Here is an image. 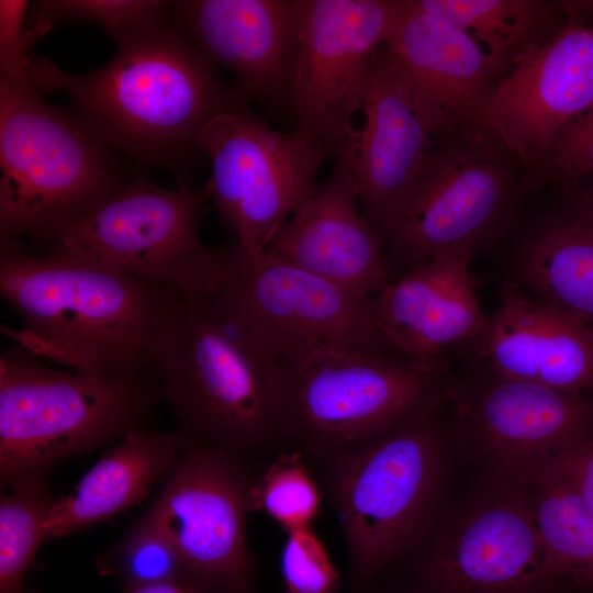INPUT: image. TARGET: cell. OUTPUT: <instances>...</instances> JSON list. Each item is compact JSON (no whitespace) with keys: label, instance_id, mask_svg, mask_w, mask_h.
<instances>
[{"label":"cell","instance_id":"cell-3","mask_svg":"<svg viewBox=\"0 0 593 593\" xmlns=\"http://www.w3.org/2000/svg\"><path fill=\"white\" fill-rule=\"evenodd\" d=\"M155 373L178 430L192 444L249 461L287 450L273 359L210 298L183 296Z\"/></svg>","mask_w":593,"mask_h":593},{"label":"cell","instance_id":"cell-8","mask_svg":"<svg viewBox=\"0 0 593 593\" xmlns=\"http://www.w3.org/2000/svg\"><path fill=\"white\" fill-rule=\"evenodd\" d=\"M203 188L158 187L145 179L121 186L46 245L150 282L186 296H209L222 269V253L199 238Z\"/></svg>","mask_w":593,"mask_h":593},{"label":"cell","instance_id":"cell-28","mask_svg":"<svg viewBox=\"0 0 593 593\" xmlns=\"http://www.w3.org/2000/svg\"><path fill=\"white\" fill-rule=\"evenodd\" d=\"M168 7L160 0L35 1L30 12L33 24L25 31L33 45L57 22L85 20L101 25L122 46L168 24Z\"/></svg>","mask_w":593,"mask_h":593},{"label":"cell","instance_id":"cell-6","mask_svg":"<svg viewBox=\"0 0 593 593\" xmlns=\"http://www.w3.org/2000/svg\"><path fill=\"white\" fill-rule=\"evenodd\" d=\"M103 142L33 87L0 85V233L47 245L124 184Z\"/></svg>","mask_w":593,"mask_h":593},{"label":"cell","instance_id":"cell-4","mask_svg":"<svg viewBox=\"0 0 593 593\" xmlns=\"http://www.w3.org/2000/svg\"><path fill=\"white\" fill-rule=\"evenodd\" d=\"M269 357L287 450L312 463L435 415L449 392L443 357L332 347Z\"/></svg>","mask_w":593,"mask_h":593},{"label":"cell","instance_id":"cell-19","mask_svg":"<svg viewBox=\"0 0 593 593\" xmlns=\"http://www.w3.org/2000/svg\"><path fill=\"white\" fill-rule=\"evenodd\" d=\"M385 45L436 138L480 121L500 80L469 34L404 0Z\"/></svg>","mask_w":593,"mask_h":593},{"label":"cell","instance_id":"cell-22","mask_svg":"<svg viewBox=\"0 0 593 593\" xmlns=\"http://www.w3.org/2000/svg\"><path fill=\"white\" fill-rule=\"evenodd\" d=\"M491 373L546 387L593 392V325L516 287H505L474 344Z\"/></svg>","mask_w":593,"mask_h":593},{"label":"cell","instance_id":"cell-11","mask_svg":"<svg viewBox=\"0 0 593 593\" xmlns=\"http://www.w3.org/2000/svg\"><path fill=\"white\" fill-rule=\"evenodd\" d=\"M294 2V130L342 160L356 131L354 116L361 111L370 58L392 34L404 0Z\"/></svg>","mask_w":593,"mask_h":593},{"label":"cell","instance_id":"cell-2","mask_svg":"<svg viewBox=\"0 0 593 593\" xmlns=\"http://www.w3.org/2000/svg\"><path fill=\"white\" fill-rule=\"evenodd\" d=\"M119 47L89 74H69L46 58H32L29 76L38 94L70 96L79 118L103 142L137 159L172 160L200 149L204 125L243 101L176 26L166 24Z\"/></svg>","mask_w":593,"mask_h":593},{"label":"cell","instance_id":"cell-12","mask_svg":"<svg viewBox=\"0 0 593 593\" xmlns=\"http://www.w3.org/2000/svg\"><path fill=\"white\" fill-rule=\"evenodd\" d=\"M522 163L481 121L438 138L411 203L383 236L409 267L492 233L512 204Z\"/></svg>","mask_w":593,"mask_h":593},{"label":"cell","instance_id":"cell-5","mask_svg":"<svg viewBox=\"0 0 593 593\" xmlns=\"http://www.w3.org/2000/svg\"><path fill=\"white\" fill-rule=\"evenodd\" d=\"M160 399L155 372L54 367L15 344L0 357L1 484L142 429Z\"/></svg>","mask_w":593,"mask_h":593},{"label":"cell","instance_id":"cell-33","mask_svg":"<svg viewBox=\"0 0 593 593\" xmlns=\"http://www.w3.org/2000/svg\"><path fill=\"white\" fill-rule=\"evenodd\" d=\"M29 2L0 0V85L33 87L29 76L32 47L24 29Z\"/></svg>","mask_w":593,"mask_h":593},{"label":"cell","instance_id":"cell-18","mask_svg":"<svg viewBox=\"0 0 593 593\" xmlns=\"http://www.w3.org/2000/svg\"><path fill=\"white\" fill-rule=\"evenodd\" d=\"M177 27L234 76L240 100L291 107L298 51L294 0H177Z\"/></svg>","mask_w":593,"mask_h":593},{"label":"cell","instance_id":"cell-32","mask_svg":"<svg viewBox=\"0 0 593 593\" xmlns=\"http://www.w3.org/2000/svg\"><path fill=\"white\" fill-rule=\"evenodd\" d=\"M542 163L566 191L593 175V104L558 133Z\"/></svg>","mask_w":593,"mask_h":593},{"label":"cell","instance_id":"cell-7","mask_svg":"<svg viewBox=\"0 0 593 593\" xmlns=\"http://www.w3.org/2000/svg\"><path fill=\"white\" fill-rule=\"evenodd\" d=\"M314 463L339 522L357 588L427 533L443 479L436 414Z\"/></svg>","mask_w":593,"mask_h":593},{"label":"cell","instance_id":"cell-36","mask_svg":"<svg viewBox=\"0 0 593 593\" xmlns=\"http://www.w3.org/2000/svg\"><path fill=\"white\" fill-rule=\"evenodd\" d=\"M572 205L575 214L593 222V188L577 194Z\"/></svg>","mask_w":593,"mask_h":593},{"label":"cell","instance_id":"cell-17","mask_svg":"<svg viewBox=\"0 0 593 593\" xmlns=\"http://www.w3.org/2000/svg\"><path fill=\"white\" fill-rule=\"evenodd\" d=\"M544 559L529 499L506 483L436 544L424 581L433 593H527L546 582Z\"/></svg>","mask_w":593,"mask_h":593},{"label":"cell","instance_id":"cell-9","mask_svg":"<svg viewBox=\"0 0 593 593\" xmlns=\"http://www.w3.org/2000/svg\"><path fill=\"white\" fill-rule=\"evenodd\" d=\"M210 298L269 356L310 347L394 351L381 335L370 299L264 253L235 245L222 253Z\"/></svg>","mask_w":593,"mask_h":593},{"label":"cell","instance_id":"cell-35","mask_svg":"<svg viewBox=\"0 0 593 593\" xmlns=\"http://www.w3.org/2000/svg\"><path fill=\"white\" fill-rule=\"evenodd\" d=\"M124 593H238L190 573L174 580L142 586L125 588Z\"/></svg>","mask_w":593,"mask_h":593},{"label":"cell","instance_id":"cell-23","mask_svg":"<svg viewBox=\"0 0 593 593\" xmlns=\"http://www.w3.org/2000/svg\"><path fill=\"white\" fill-rule=\"evenodd\" d=\"M191 445L180 430L128 433L85 473L70 494L54 500L44 524L45 539L68 536L138 504Z\"/></svg>","mask_w":593,"mask_h":593},{"label":"cell","instance_id":"cell-29","mask_svg":"<svg viewBox=\"0 0 593 593\" xmlns=\"http://www.w3.org/2000/svg\"><path fill=\"white\" fill-rule=\"evenodd\" d=\"M255 508H261L287 533L311 527L321 505V494L305 459L283 450L257 477Z\"/></svg>","mask_w":593,"mask_h":593},{"label":"cell","instance_id":"cell-30","mask_svg":"<svg viewBox=\"0 0 593 593\" xmlns=\"http://www.w3.org/2000/svg\"><path fill=\"white\" fill-rule=\"evenodd\" d=\"M112 561L125 588L161 583L188 573L169 539L144 515L122 538Z\"/></svg>","mask_w":593,"mask_h":593},{"label":"cell","instance_id":"cell-10","mask_svg":"<svg viewBox=\"0 0 593 593\" xmlns=\"http://www.w3.org/2000/svg\"><path fill=\"white\" fill-rule=\"evenodd\" d=\"M198 146L211 161L204 189L236 245L265 253L278 230L315 191V177L329 154L296 130L270 127L237 101L202 128Z\"/></svg>","mask_w":593,"mask_h":593},{"label":"cell","instance_id":"cell-27","mask_svg":"<svg viewBox=\"0 0 593 593\" xmlns=\"http://www.w3.org/2000/svg\"><path fill=\"white\" fill-rule=\"evenodd\" d=\"M0 500V593H22L23 579L41 544L54 502L44 474L9 482Z\"/></svg>","mask_w":593,"mask_h":593},{"label":"cell","instance_id":"cell-16","mask_svg":"<svg viewBox=\"0 0 593 593\" xmlns=\"http://www.w3.org/2000/svg\"><path fill=\"white\" fill-rule=\"evenodd\" d=\"M461 416L506 483L593 438L590 394L493 373L463 402Z\"/></svg>","mask_w":593,"mask_h":593},{"label":"cell","instance_id":"cell-34","mask_svg":"<svg viewBox=\"0 0 593 593\" xmlns=\"http://www.w3.org/2000/svg\"><path fill=\"white\" fill-rule=\"evenodd\" d=\"M546 465L559 472L593 508V438L569 448Z\"/></svg>","mask_w":593,"mask_h":593},{"label":"cell","instance_id":"cell-25","mask_svg":"<svg viewBox=\"0 0 593 593\" xmlns=\"http://www.w3.org/2000/svg\"><path fill=\"white\" fill-rule=\"evenodd\" d=\"M518 273L535 298L593 325V222L574 214L524 245Z\"/></svg>","mask_w":593,"mask_h":593},{"label":"cell","instance_id":"cell-1","mask_svg":"<svg viewBox=\"0 0 593 593\" xmlns=\"http://www.w3.org/2000/svg\"><path fill=\"white\" fill-rule=\"evenodd\" d=\"M0 292L21 329L3 334L60 367L155 372L158 347L184 296L178 290L48 247L41 255L1 238Z\"/></svg>","mask_w":593,"mask_h":593},{"label":"cell","instance_id":"cell-13","mask_svg":"<svg viewBox=\"0 0 593 593\" xmlns=\"http://www.w3.org/2000/svg\"><path fill=\"white\" fill-rule=\"evenodd\" d=\"M250 465L192 444L143 514L169 539L188 573L238 593H253L246 527L258 474Z\"/></svg>","mask_w":593,"mask_h":593},{"label":"cell","instance_id":"cell-20","mask_svg":"<svg viewBox=\"0 0 593 593\" xmlns=\"http://www.w3.org/2000/svg\"><path fill=\"white\" fill-rule=\"evenodd\" d=\"M348 166L331 177L275 234L265 253L372 300L392 280L382 237L358 208Z\"/></svg>","mask_w":593,"mask_h":593},{"label":"cell","instance_id":"cell-24","mask_svg":"<svg viewBox=\"0 0 593 593\" xmlns=\"http://www.w3.org/2000/svg\"><path fill=\"white\" fill-rule=\"evenodd\" d=\"M426 13L465 31L501 80L529 49L564 24L561 2L542 0H413Z\"/></svg>","mask_w":593,"mask_h":593},{"label":"cell","instance_id":"cell-15","mask_svg":"<svg viewBox=\"0 0 593 593\" xmlns=\"http://www.w3.org/2000/svg\"><path fill=\"white\" fill-rule=\"evenodd\" d=\"M566 13L499 81L480 119L523 165L542 163L558 133L593 104V23Z\"/></svg>","mask_w":593,"mask_h":593},{"label":"cell","instance_id":"cell-26","mask_svg":"<svg viewBox=\"0 0 593 593\" xmlns=\"http://www.w3.org/2000/svg\"><path fill=\"white\" fill-rule=\"evenodd\" d=\"M515 484L532 504L545 548L546 581L567 579L593 588V508L547 465Z\"/></svg>","mask_w":593,"mask_h":593},{"label":"cell","instance_id":"cell-31","mask_svg":"<svg viewBox=\"0 0 593 593\" xmlns=\"http://www.w3.org/2000/svg\"><path fill=\"white\" fill-rule=\"evenodd\" d=\"M281 573L288 593H340V579L311 527L287 533Z\"/></svg>","mask_w":593,"mask_h":593},{"label":"cell","instance_id":"cell-21","mask_svg":"<svg viewBox=\"0 0 593 593\" xmlns=\"http://www.w3.org/2000/svg\"><path fill=\"white\" fill-rule=\"evenodd\" d=\"M472 253L471 247H456L411 266L371 300L377 326L394 351L438 358L483 336L490 316L469 273Z\"/></svg>","mask_w":593,"mask_h":593},{"label":"cell","instance_id":"cell-14","mask_svg":"<svg viewBox=\"0 0 593 593\" xmlns=\"http://www.w3.org/2000/svg\"><path fill=\"white\" fill-rule=\"evenodd\" d=\"M361 112L363 123L339 161L348 166L361 211L382 237L417 193L438 144L385 44L370 58Z\"/></svg>","mask_w":593,"mask_h":593}]
</instances>
